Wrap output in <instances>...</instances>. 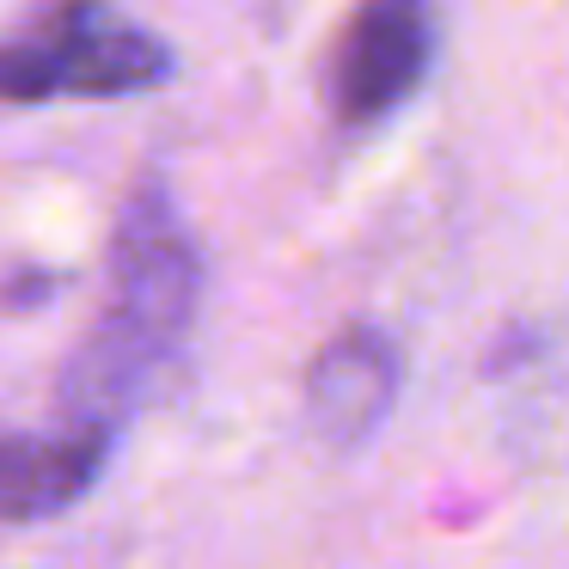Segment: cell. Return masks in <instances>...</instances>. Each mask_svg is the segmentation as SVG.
<instances>
[{
    "instance_id": "obj_1",
    "label": "cell",
    "mask_w": 569,
    "mask_h": 569,
    "mask_svg": "<svg viewBox=\"0 0 569 569\" xmlns=\"http://www.w3.org/2000/svg\"><path fill=\"white\" fill-rule=\"evenodd\" d=\"M190 312H197V251L160 184H141L117 221L111 307L68 368V410L80 429H104V417L148 386V373L184 343Z\"/></svg>"
},
{
    "instance_id": "obj_2",
    "label": "cell",
    "mask_w": 569,
    "mask_h": 569,
    "mask_svg": "<svg viewBox=\"0 0 569 569\" xmlns=\"http://www.w3.org/2000/svg\"><path fill=\"white\" fill-rule=\"evenodd\" d=\"M172 74V50L99 0H50L0 43V104L129 99Z\"/></svg>"
},
{
    "instance_id": "obj_3",
    "label": "cell",
    "mask_w": 569,
    "mask_h": 569,
    "mask_svg": "<svg viewBox=\"0 0 569 569\" xmlns=\"http://www.w3.org/2000/svg\"><path fill=\"white\" fill-rule=\"evenodd\" d=\"M429 68V0H361L337 43L331 99L349 123L398 111Z\"/></svg>"
},
{
    "instance_id": "obj_4",
    "label": "cell",
    "mask_w": 569,
    "mask_h": 569,
    "mask_svg": "<svg viewBox=\"0 0 569 569\" xmlns=\"http://www.w3.org/2000/svg\"><path fill=\"white\" fill-rule=\"evenodd\" d=\"M392 392H398V349L373 325L337 331L307 368V417L337 447H356L361 435H373Z\"/></svg>"
},
{
    "instance_id": "obj_5",
    "label": "cell",
    "mask_w": 569,
    "mask_h": 569,
    "mask_svg": "<svg viewBox=\"0 0 569 569\" xmlns=\"http://www.w3.org/2000/svg\"><path fill=\"white\" fill-rule=\"evenodd\" d=\"M104 466V429L13 435L0 441V520H43L68 508Z\"/></svg>"
}]
</instances>
